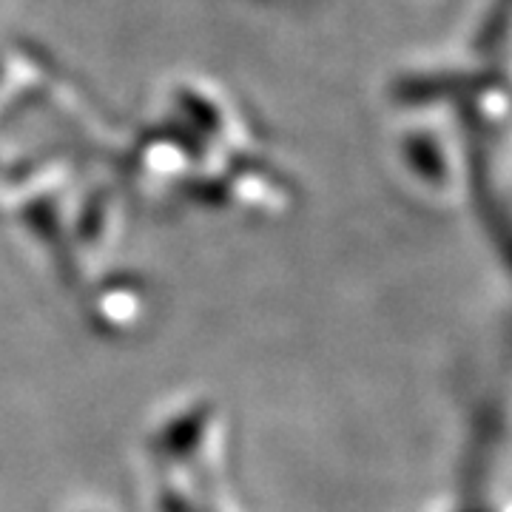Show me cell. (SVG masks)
Returning a JSON list of instances; mask_svg holds the SVG:
<instances>
[{
	"label": "cell",
	"instance_id": "cell-2",
	"mask_svg": "<svg viewBox=\"0 0 512 512\" xmlns=\"http://www.w3.org/2000/svg\"><path fill=\"white\" fill-rule=\"evenodd\" d=\"M512 29V0H493L490 12L481 23L476 37V49L481 55H495L504 43Z\"/></svg>",
	"mask_w": 512,
	"mask_h": 512
},
{
	"label": "cell",
	"instance_id": "cell-1",
	"mask_svg": "<svg viewBox=\"0 0 512 512\" xmlns=\"http://www.w3.org/2000/svg\"><path fill=\"white\" fill-rule=\"evenodd\" d=\"M504 72L501 69H476V72H450L441 77H430L407 86V97L416 100H433V97H476L501 86Z\"/></svg>",
	"mask_w": 512,
	"mask_h": 512
}]
</instances>
